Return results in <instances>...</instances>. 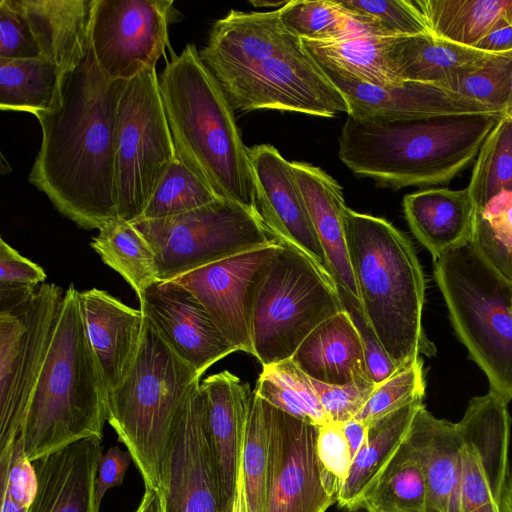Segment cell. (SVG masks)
I'll use <instances>...</instances> for the list:
<instances>
[{
  "label": "cell",
  "mask_w": 512,
  "mask_h": 512,
  "mask_svg": "<svg viewBox=\"0 0 512 512\" xmlns=\"http://www.w3.org/2000/svg\"><path fill=\"white\" fill-rule=\"evenodd\" d=\"M124 82L106 78L90 48L67 77L61 106L36 117L42 141L29 182L86 230H99L118 217L115 129Z\"/></svg>",
  "instance_id": "obj_1"
},
{
  "label": "cell",
  "mask_w": 512,
  "mask_h": 512,
  "mask_svg": "<svg viewBox=\"0 0 512 512\" xmlns=\"http://www.w3.org/2000/svg\"><path fill=\"white\" fill-rule=\"evenodd\" d=\"M199 55L234 111L274 109L328 118L348 113L344 96L284 27L279 9L231 10L214 23Z\"/></svg>",
  "instance_id": "obj_2"
},
{
  "label": "cell",
  "mask_w": 512,
  "mask_h": 512,
  "mask_svg": "<svg viewBox=\"0 0 512 512\" xmlns=\"http://www.w3.org/2000/svg\"><path fill=\"white\" fill-rule=\"evenodd\" d=\"M158 81L176 156L219 198L259 214L249 148L233 107L196 46L172 52Z\"/></svg>",
  "instance_id": "obj_3"
},
{
  "label": "cell",
  "mask_w": 512,
  "mask_h": 512,
  "mask_svg": "<svg viewBox=\"0 0 512 512\" xmlns=\"http://www.w3.org/2000/svg\"><path fill=\"white\" fill-rule=\"evenodd\" d=\"M502 114L408 120L348 116L339 158L356 175L400 189L450 182L478 155Z\"/></svg>",
  "instance_id": "obj_4"
},
{
  "label": "cell",
  "mask_w": 512,
  "mask_h": 512,
  "mask_svg": "<svg viewBox=\"0 0 512 512\" xmlns=\"http://www.w3.org/2000/svg\"><path fill=\"white\" fill-rule=\"evenodd\" d=\"M348 255L364 313L401 368L435 354L422 326L425 279L410 239L384 218L346 208Z\"/></svg>",
  "instance_id": "obj_5"
},
{
  "label": "cell",
  "mask_w": 512,
  "mask_h": 512,
  "mask_svg": "<svg viewBox=\"0 0 512 512\" xmlns=\"http://www.w3.org/2000/svg\"><path fill=\"white\" fill-rule=\"evenodd\" d=\"M108 396L84 330L79 291L70 284L19 436L25 456L33 462L84 438L103 439Z\"/></svg>",
  "instance_id": "obj_6"
},
{
  "label": "cell",
  "mask_w": 512,
  "mask_h": 512,
  "mask_svg": "<svg viewBox=\"0 0 512 512\" xmlns=\"http://www.w3.org/2000/svg\"><path fill=\"white\" fill-rule=\"evenodd\" d=\"M201 376L145 318L133 365L120 385L109 392L107 419L131 454L145 488L163 493L175 421Z\"/></svg>",
  "instance_id": "obj_7"
},
{
  "label": "cell",
  "mask_w": 512,
  "mask_h": 512,
  "mask_svg": "<svg viewBox=\"0 0 512 512\" xmlns=\"http://www.w3.org/2000/svg\"><path fill=\"white\" fill-rule=\"evenodd\" d=\"M433 263L457 336L487 376L489 391L508 404L512 400V283L471 243L445 252Z\"/></svg>",
  "instance_id": "obj_8"
},
{
  "label": "cell",
  "mask_w": 512,
  "mask_h": 512,
  "mask_svg": "<svg viewBox=\"0 0 512 512\" xmlns=\"http://www.w3.org/2000/svg\"><path fill=\"white\" fill-rule=\"evenodd\" d=\"M342 311L330 275L306 254L281 242L255 298L253 356L262 366L291 359L313 330Z\"/></svg>",
  "instance_id": "obj_9"
},
{
  "label": "cell",
  "mask_w": 512,
  "mask_h": 512,
  "mask_svg": "<svg viewBox=\"0 0 512 512\" xmlns=\"http://www.w3.org/2000/svg\"><path fill=\"white\" fill-rule=\"evenodd\" d=\"M176 158L156 68L125 81L116 113L114 197L118 217L140 218Z\"/></svg>",
  "instance_id": "obj_10"
},
{
  "label": "cell",
  "mask_w": 512,
  "mask_h": 512,
  "mask_svg": "<svg viewBox=\"0 0 512 512\" xmlns=\"http://www.w3.org/2000/svg\"><path fill=\"white\" fill-rule=\"evenodd\" d=\"M131 223L154 251L159 281L174 280L276 239L259 214L224 199L180 215Z\"/></svg>",
  "instance_id": "obj_11"
},
{
  "label": "cell",
  "mask_w": 512,
  "mask_h": 512,
  "mask_svg": "<svg viewBox=\"0 0 512 512\" xmlns=\"http://www.w3.org/2000/svg\"><path fill=\"white\" fill-rule=\"evenodd\" d=\"M64 293L54 283H43L25 302L0 312V453L20 436Z\"/></svg>",
  "instance_id": "obj_12"
},
{
  "label": "cell",
  "mask_w": 512,
  "mask_h": 512,
  "mask_svg": "<svg viewBox=\"0 0 512 512\" xmlns=\"http://www.w3.org/2000/svg\"><path fill=\"white\" fill-rule=\"evenodd\" d=\"M172 0H94L90 48L110 81H128L156 68L177 21Z\"/></svg>",
  "instance_id": "obj_13"
},
{
  "label": "cell",
  "mask_w": 512,
  "mask_h": 512,
  "mask_svg": "<svg viewBox=\"0 0 512 512\" xmlns=\"http://www.w3.org/2000/svg\"><path fill=\"white\" fill-rule=\"evenodd\" d=\"M264 408L269 446L265 512H326L340 489L318 458L319 425L266 401Z\"/></svg>",
  "instance_id": "obj_14"
},
{
  "label": "cell",
  "mask_w": 512,
  "mask_h": 512,
  "mask_svg": "<svg viewBox=\"0 0 512 512\" xmlns=\"http://www.w3.org/2000/svg\"><path fill=\"white\" fill-rule=\"evenodd\" d=\"M456 424L461 437L457 512H502L510 465L507 403L491 391L474 397Z\"/></svg>",
  "instance_id": "obj_15"
},
{
  "label": "cell",
  "mask_w": 512,
  "mask_h": 512,
  "mask_svg": "<svg viewBox=\"0 0 512 512\" xmlns=\"http://www.w3.org/2000/svg\"><path fill=\"white\" fill-rule=\"evenodd\" d=\"M281 242L259 247L186 273L174 280L189 290L235 347L254 355L252 317L255 298Z\"/></svg>",
  "instance_id": "obj_16"
},
{
  "label": "cell",
  "mask_w": 512,
  "mask_h": 512,
  "mask_svg": "<svg viewBox=\"0 0 512 512\" xmlns=\"http://www.w3.org/2000/svg\"><path fill=\"white\" fill-rule=\"evenodd\" d=\"M200 383L184 401L175 421L164 474L165 512H223Z\"/></svg>",
  "instance_id": "obj_17"
},
{
  "label": "cell",
  "mask_w": 512,
  "mask_h": 512,
  "mask_svg": "<svg viewBox=\"0 0 512 512\" xmlns=\"http://www.w3.org/2000/svg\"><path fill=\"white\" fill-rule=\"evenodd\" d=\"M248 154L258 213L268 231L306 254L329 274L292 162L268 144L249 148Z\"/></svg>",
  "instance_id": "obj_18"
},
{
  "label": "cell",
  "mask_w": 512,
  "mask_h": 512,
  "mask_svg": "<svg viewBox=\"0 0 512 512\" xmlns=\"http://www.w3.org/2000/svg\"><path fill=\"white\" fill-rule=\"evenodd\" d=\"M140 310L167 345L200 375L236 352L209 314L186 288L159 281L139 298Z\"/></svg>",
  "instance_id": "obj_19"
},
{
  "label": "cell",
  "mask_w": 512,
  "mask_h": 512,
  "mask_svg": "<svg viewBox=\"0 0 512 512\" xmlns=\"http://www.w3.org/2000/svg\"><path fill=\"white\" fill-rule=\"evenodd\" d=\"M322 68L344 96L348 105V116L357 119L408 120L502 114L494 108L436 84L403 80L392 85L379 86Z\"/></svg>",
  "instance_id": "obj_20"
},
{
  "label": "cell",
  "mask_w": 512,
  "mask_h": 512,
  "mask_svg": "<svg viewBox=\"0 0 512 512\" xmlns=\"http://www.w3.org/2000/svg\"><path fill=\"white\" fill-rule=\"evenodd\" d=\"M84 330L108 391L114 390L131 369L138 352L144 315L104 290L79 292Z\"/></svg>",
  "instance_id": "obj_21"
},
{
  "label": "cell",
  "mask_w": 512,
  "mask_h": 512,
  "mask_svg": "<svg viewBox=\"0 0 512 512\" xmlns=\"http://www.w3.org/2000/svg\"><path fill=\"white\" fill-rule=\"evenodd\" d=\"M200 387L206 402L222 509L231 512L253 391L227 370L205 378Z\"/></svg>",
  "instance_id": "obj_22"
},
{
  "label": "cell",
  "mask_w": 512,
  "mask_h": 512,
  "mask_svg": "<svg viewBox=\"0 0 512 512\" xmlns=\"http://www.w3.org/2000/svg\"><path fill=\"white\" fill-rule=\"evenodd\" d=\"M102 440L84 438L33 461L38 490L27 512H99L96 481Z\"/></svg>",
  "instance_id": "obj_23"
},
{
  "label": "cell",
  "mask_w": 512,
  "mask_h": 512,
  "mask_svg": "<svg viewBox=\"0 0 512 512\" xmlns=\"http://www.w3.org/2000/svg\"><path fill=\"white\" fill-rule=\"evenodd\" d=\"M349 10L355 18L350 34L325 41L301 40L304 48L320 66L344 77L379 86L400 82L393 50L405 35L389 31L371 16Z\"/></svg>",
  "instance_id": "obj_24"
},
{
  "label": "cell",
  "mask_w": 512,
  "mask_h": 512,
  "mask_svg": "<svg viewBox=\"0 0 512 512\" xmlns=\"http://www.w3.org/2000/svg\"><path fill=\"white\" fill-rule=\"evenodd\" d=\"M27 20L41 57L68 77L90 49L94 0H16Z\"/></svg>",
  "instance_id": "obj_25"
},
{
  "label": "cell",
  "mask_w": 512,
  "mask_h": 512,
  "mask_svg": "<svg viewBox=\"0 0 512 512\" xmlns=\"http://www.w3.org/2000/svg\"><path fill=\"white\" fill-rule=\"evenodd\" d=\"M406 440L424 472L426 512H457L461 446L457 424L435 417L424 404L416 413Z\"/></svg>",
  "instance_id": "obj_26"
},
{
  "label": "cell",
  "mask_w": 512,
  "mask_h": 512,
  "mask_svg": "<svg viewBox=\"0 0 512 512\" xmlns=\"http://www.w3.org/2000/svg\"><path fill=\"white\" fill-rule=\"evenodd\" d=\"M292 168L335 286L359 299L345 239L344 213L347 206L341 186L325 171L311 164L295 161Z\"/></svg>",
  "instance_id": "obj_27"
},
{
  "label": "cell",
  "mask_w": 512,
  "mask_h": 512,
  "mask_svg": "<svg viewBox=\"0 0 512 512\" xmlns=\"http://www.w3.org/2000/svg\"><path fill=\"white\" fill-rule=\"evenodd\" d=\"M291 359L310 378L325 384L376 385L359 333L345 310L313 330Z\"/></svg>",
  "instance_id": "obj_28"
},
{
  "label": "cell",
  "mask_w": 512,
  "mask_h": 512,
  "mask_svg": "<svg viewBox=\"0 0 512 512\" xmlns=\"http://www.w3.org/2000/svg\"><path fill=\"white\" fill-rule=\"evenodd\" d=\"M403 209L412 233L433 259L471 243L476 210L468 187L430 188L407 194Z\"/></svg>",
  "instance_id": "obj_29"
},
{
  "label": "cell",
  "mask_w": 512,
  "mask_h": 512,
  "mask_svg": "<svg viewBox=\"0 0 512 512\" xmlns=\"http://www.w3.org/2000/svg\"><path fill=\"white\" fill-rule=\"evenodd\" d=\"M423 405V398H417L367 425L366 439L354 456L349 475L337 496L340 508L350 510L361 502L404 442Z\"/></svg>",
  "instance_id": "obj_30"
},
{
  "label": "cell",
  "mask_w": 512,
  "mask_h": 512,
  "mask_svg": "<svg viewBox=\"0 0 512 512\" xmlns=\"http://www.w3.org/2000/svg\"><path fill=\"white\" fill-rule=\"evenodd\" d=\"M491 54L424 34L402 36L394 47L393 62L401 81L444 87L446 82L477 66Z\"/></svg>",
  "instance_id": "obj_31"
},
{
  "label": "cell",
  "mask_w": 512,
  "mask_h": 512,
  "mask_svg": "<svg viewBox=\"0 0 512 512\" xmlns=\"http://www.w3.org/2000/svg\"><path fill=\"white\" fill-rule=\"evenodd\" d=\"M431 34L473 47L491 32L512 25V0H414Z\"/></svg>",
  "instance_id": "obj_32"
},
{
  "label": "cell",
  "mask_w": 512,
  "mask_h": 512,
  "mask_svg": "<svg viewBox=\"0 0 512 512\" xmlns=\"http://www.w3.org/2000/svg\"><path fill=\"white\" fill-rule=\"evenodd\" d=\"M67 77L45 58H0V108L38 117L62 104Z\"/></svg>",
  "instance_id": "obj_33"
},
{
  "label": "cell",
  "mask_w": 512,
  "mask_h": 512,
  "mask_svg": "<svg viewBox=\"0 0 512 512\" xmlns=\"http://www.w3.org/2000/svg\"><path fill=\"white\" fill-rule=\"evenodd\" d=\"M90 245L107 266L126 280L138 299L159 282L154 251L131 222L120 217L108 222Z\"/></svg>",
  "instance_id": "obj_34"
},
{
  "label": "cell",
  "mask_w": 512,
  "mask_h": 512,
  "mask_svg": "<svg viewBox=\"0 0 512 512\" xmlns=\"http://www.w3.org/2000/svg\"><path fill=\"white\" fill-rule=\"evenodd\" d=\"M359 504L370 512H426L424 472L406 438Z\"/></svg>",
  "instance_id": "obj_35"
},
{
  "label": "cell",
  "mask_w": 512,
  "mask_h": 512,
  "mask_svg": "<svg viewBox=\"0 0 512 512\" xmlns=\"http://www.w3.org/2000/svg\"><path fill=\"white\" fill-rule=\"evenodd\" d=\"M254 393L270 405L316 425L329 422L311 378L288 359L262 366Z\"/></svg>",
  "instance_id": "obj_36"
},
{
  "label": "cell",
  "mask_w": 512,
  "mask_h": 512,
  "mask_svg": "<svg viewBox=\"0 0 512 512\" xmlns=\"http://www.w3.org/2000/svg\"><path fill=\"white\" fill-rule=\"evenodd\" d=\"M475 210L492 198L512 191V116L501 115L484 140L468 184Z\"/></svg>",
  "instance_id": "obj_37"
},
{
  "label": "cell",
  "mask_w": 512,
  "mask_h": 512,
  "mask_svg": "<svg viewBox=\"0 0 512 512\" xmlns=\"http://www.w3.org/2000/svg\"><path fill=\"white\" fill-rule=\"evenodd\" d=\"M218 199L221 198L213 189L176 156L164 173L144 212L136 221L180 215Z\"/></svg>",
  "instance_id": "obj_38"
},
{
  "label": "cell",
  "mask_w": 512,
  "mask_h": 512,
  "mask_svg": "<svg viewBox=\"0 0 512 512\" xmlns=\"http://www.w3.org/2000/svg\"><path fill=\"white\" fill-rule=\"evenodd\" d=\"M471 244L512 283V191L498 194L476 211Z\"/></svg>",
  "instance_id": "obj_39"
},
{
  "label": "cell",
  "mask_w": 512,
  "mask_h": 512,
  "mask_svg": "<svg viewBox=\"0 0 512 512\" xmlns=\"http://www.w3.org/2000/svg\"><path fill=\"white\" fill-rule=\"evenodd\" d=\"M284 27L300 40L325 41L350 34L352 12L339 0H292L279 9Z\"/></svg>",
  "instance_id": "obj_40"
},
{
  "label": "cell",
  "mask_w": 512,
  "mask_h": 512,
  "mask_svg": "<svg viewBox=\"0 0 512 512\" xmlns=\"http://www.w3.org/2000/svg\"><path fill=\"white\" fill-rule=\"evenodd\" d=\"M444 88L507 113L512 94V51L492 53L446 82Z\"/></svg>",
  "instance_id": "obj_41"
},
{
  "label": "cell",
  "mask_w": 512,
  "mask_h": 512,
  "mask_svg": "<svg viewBox=\"0 0 512 512\" xmlns=\"http://www.w3.org/2000/svg\"><path fill=\"white\" fill-rule=\"evenodd\" d=\"M268 462L269 446L264 401L253 391L241 458L249 512L266 511Z\"/></svg>",
  "instance_id": "obj_42"
},
{
  "label": "cell",
  "mask_w": 512,
  "mask_h": 512,
  "mask_svg": "<svg viewBox=\"0 0 512 512\" xmlns=\"http://www.w3.org/2000/svg\"><path fill=\"white\" fill-rule=\"evenodd\" d=\"M425 388L423 360L420 357L377 384L355 418L368 425L417 398H424Z\"/></svg>",
  "instance_id": "obj_43"
},
{
  "label": "cell",
  "mask_w": 512,
  "mask_h": 512,
  "mask_svg": "<svg viewBox=\"0 0 512 512\" xmlns=\"http://www.w3.org/2000/svg\"><path fill=\"white\" fill-rule=\"evenodd\" d=\"M339 2L349 9L375 18L395 34L405 36L431 34L414 0H339Z\"/></svg>",
  "instance_id": "obj_44"
},
{
  "label": "cell",
  "mask_w": 512,
  "mask_h": 512,
  "mask_svg": "<svg viewBox=\"0 0 512 512\" xmlns=\"http://www.w3.org/2000/svg\"><path fill=\"white\" fill-rule=\"evenodd\" d=\"M343 308L356 327L364 350L367 369L377 385L399 368L391 360L371 327L360 300L345 289L336 286Z\"/></svg>",
  "instance_id": "obj_45"
},
{
  "label": "cell",
  "mask_w": 512,
  "mask_h": 512,
  "mask_svg": "<svg viewBox=\"0 0 512 512\" xmlns=\"http://www.w3.org/2000/svg\"><path fill=\"white\" fill-rule=\"evenodd\" d=\"M0 484L6 485L12 500L22 508L28 509L36 497L37 473L24 454L20 437L11 449L0 453Z\"/></svg>",
  "instance_id": "obj_46"
},
{
  "label": "cell",
  "mask_w": 512,
  "mask_h": 512,
  "mask_svg": "<svg viewBox=\"0 0 512 512\" xmlns=\"http://www.w3.org/2000/svg\"><path fill=\"white\" fill-rule=\"evenodd\" d=\"M40 57L41 53L31 28L16 0H1L0 58L33 59Z\"/></svg>",
  "instance_id": "obj_47"
},
{
  "label": "cell",
  "mask_w": 512,
  "mask_h": 512,
  "mask_svg": "<svg viewBox=\"0 0 512 512\" xmlns=\"http://www.w3.org/2000/svg\"><path fill=\"white\" fill-rule=\"evenodd\" d=\"M311 381L329 422L338 424L355 418L376 386L357 383L331 385L312 378Z\"/></svg>",
  "instance_id": "obj_48"
},
{
  "label": "cell",
  "mask_w": 512,
  "mask_h": 512,
  "mask_svg": "<svg viewBox=\"0 0 512 512\" xmlns=\"http://www.w3.org/2000/svg\"><path fill=\"white\" fill-rule=\"evenodd\" d=\"M317 454L324 472L341 489L353 461L341 424L328 422L319 426Z\"/></svg>",
  "instance_id": "obj_49"
},
{
  "label": "cell",
  "mask_w": 512,
  "mask_h": 512,
  "mask_svg": "<svg viewBox=\"0 0 512 512\" xmlns=\"http://www.w3.org/2000/svg\"><path fill=\"white\" fill-rule=\"evenodd\" d=\"M44 270L22 256L1 238L0 240V284L37 287L46 279Z\"/></svg>",
  "instance_id": "obj_50"
},
{
  "label": "cell",
  "mask_w": 512,
  "mask_h": 512,
  "mask_svg": "<svg viewBox=\"0 0 512 512\" xmlns=\"http://www.w3.org/2000/svg\"><path fill=\"white\" fill-rule=\"evenodd\" d=\"M131 461H133L131 454L117 446L110 447L105 454L100 456L96 481V500L99 507L105 493L110 488L123 483L124 475Z\"/></svg>",
  "instance_id": "obj_51"
},
{
  "label": "cell",
  "mask_w": 512,
  "mask_h": 512,
  "mask_svg": "<svg viewBox=\"0 0 512 512\" xmlns=\"http://www.w3.org/2000/svg\"><path fill=\"white\" fill-rule=\"evenodd\" d=\"M475 49L487 53H504L512 51V25L499 28L481 39Z\"/></svg>",
  "instance_id": "obj_52"
},
{
  "label": "cell",
  "mask_w": 512,
  "mask_h": 512,
  "mask_svg": "<svg viewBox=\"0 0 512 512\" xmlns=\"http://www.w3.org/2000/svg\"><path fill=\"white\" fill-rule=\"evenodd\" d=\"M341 426L354 458L366 439L368 426L356 418L342 423Z\"/></svg>",
  "instance_id": "obj_53"
},
{
  "label": "cell",
  "mask_w": 512,
  "mask_h": 512,
  "mask_svg": "<svg viewBox=\"0 0 512 512\" xmlns=\"http://www.w3.org/2000/svg\"><path fill=\"white\" fill-rule=\"evenodd\" d=\"M135 512H165L163 495L153 489L145 488Z\"/></svg>",
  "instance_id": "obj_54"
},
{
  "label": "cell",
  "mask_w": 512,
  "mask_h": 512,
  "mask_svg": "<svg viewBox=\"0 0 512 512\" xmlns=\"http://www.w3.org/2000/svg\"><path fill=\"white\" fill-rule=\"evenodd\" d=\"M231 512H249L242 464L239 467L236 490Z\"/></svg>",
  "instance_id": "obj_55"
},
{
  "label": "cell",
  "mask_w": 512,
  "mask_h": 512,
  "mask_svg": "<svg viewBox=\"0 0 512 512\" xmlns=\"http://www.w3.org/2000/svg\"><path fill=\"white\" fill-rule=\"evenodd\" d=\"M1 489V511L0 512H27V508L18 506L11 498L8 488L0 484Z\"/></svg>",
  "instance_id": "obj_56"
},
{
  "label": "cell",
  "mask_w": 512,
  "mask_h": 512,
  "mask_svg": "<svg viewBox=\"0 0 512 512\" xmlns=\"http://www.w3.org/2000/svg\"><path fill=\"white\" fill-rule=\"evenodd\" d=\"M501 507L502 512H512V462L509 465Z\"/></svg>",
  "instance_id": "obj_57"
},
{
  "label": "cell",
  "mask_w": 512,
  "mask_h": 512,
  "mask_svg": "<svg viewBox=\"0 0 512 512\" xmlns=\"http://www.w3.org/2000/svg\"><path fill=\"white\" fill-rule=\"evenodd\" d=\"M288 1H251L250 3L253 4L255 7L265 8H276L280 9L282 6L287 4Z\"/></svg>",
  "instance_id": "obj_58"
},
{
  "label": "cell",
  "mask_w": 512,
  "mask_h": 512,
  "mask_svg": "<svg viewBox=\"0 0 512 512\" xmlns=\"http://www.w3.org/2000/svg\"><path fill=\"white\" fill-rule=\"evenodd\" d=\"M507 113H512V94H511L510 108H509V111Z\"/></svg>",
  "instance_id": "obj_59"
},
{
  "label": "cell",
  "mask_w": 512,
  "mask_h": 512,
  "mask_svg": "<svg viewBox=\"0 0 512 512\" xmlns=\"http://www.w3.org/2000/svg\"><path fill=\"white\" fill-rule=\"evenodd\" d=\"M512 116V113H509Z\"/></svg>",
  "instance_id": "obj_60"
}]
</instances>
